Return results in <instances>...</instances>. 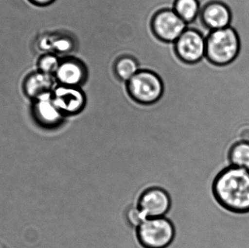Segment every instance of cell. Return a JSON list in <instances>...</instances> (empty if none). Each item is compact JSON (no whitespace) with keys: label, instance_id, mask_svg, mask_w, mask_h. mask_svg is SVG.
Segmentation results:
<instances>
[{"label":"cell","instance_id":"1","mask_svg":"<svg viewBox=\"0 0 249 248\" xmlns=\"http://www.w3.org/2000/svg\"><path fill=\"white\" fill-rule=\"evenodd\" d=\"M212 193L219 206L238 215L249 214V170L230 165L213 179Z\"/></svg>","mask_w":249,"mask_h":248},{"label":"cell","instance_id":"2","mask_svg":"<svg viewBox=\"0 0 249 248\" xmlns=\"http://www.w3.org/2000/svg\"><path fill=\"white\" fill-rule=\"evenodd\" d=\"M127 94L140 105L155 104L163 96L164 84L160 75L151 69L141 68L125 83Z\"/></svg>","mask_w":249,"mask_h":248},{"label":"cell","instance_id":"3","mask_svg":"<svg viewBox=\"0 0 249 248\" xmlns=\"http://www.w3.org/2000/svg\"><path fill=\"white\" fill-rule=\"evenodd\" d=\"M240 49L238 33L231 26L211 31L206 37V57L216 65L232 62Z\"/></svg>","mask_w":249,"mask_h":248},{"label":"cell","instance_id":"4","mask_svg":"<svg viewBox=\"0 0 249 248\" xmlns=\"http://www.w3.org/2000/svg\"><path fill=\"white\" fill-rule=\"evenodd\" d=\"M175 235V226L166 216L147 218L136 229L138 242L143 248H167Z\"/></svg>","mask_w":249,"mask_h":248},{"label":"cell","instance_id":"5","mask_svg":"<svg viewBox=\"0 0 249 248\" xmlns=\"http://www.w3.org/2000/svg\"><path fill=\"white\" fill-rule=\"evenodd\" d=\"M188 28V25L171 7L154 13L150 20L152 34L162 43L174 44Z\"/></svg>","mask_w":249,"mask_h":248},{"label":"cell","instance_id":"6","mask_svg":"<svg viewBox=\"0 0 249 248\" xmlns=\"http://www.w3.org/2000/svg\"><path fill=\"white\" fill-rule=\"evenodd\" d=\"M174 53L183 64L193 65L206 56V36L195 27H188L173 44Z\"/></svg>","mask_w":249,"mask_h":248},{"label":"cell","instance_id":"7","mask_svg":"<svg viewBox=\"0 0 249 248\" xmlns=\"http://www.w3.org/2000/svg\"><path fill=\"white\" fill-rule=\"evenodd\" d=\"M137 205L146 218L165 217L172 206V199L165 189L160 186H152L141 193Z\"/></svg>","mask_w":249,"mask_h":248},{"label":"cell","instance_id":"8","mask_svg":"<svg viewBox=\"0 0 249 248\" xmlns=\"http://www.w3.org/2000/svg\"><path fill=\"white\" fill-rule=\"evenodd\" d=\"M54 103L65 116L81 113L87 104V97L82 87L57 84L52 93Z\"/></svg>","mask_w":249,"mask_h":248},{"label":"cell","instance_id":"9","mask_svg":"<svg viewBox=\"0 0 249 248\" xmlns=\"http://www.w3.org/2000/svg\"><path fill=\"white\" fill-rule=\"evenodd\" d=\"M54 77L58 84L82 87L89 78V70L82 60L69 57L61 59Z\"/></svg>","mask_w":249,"mask_h":248},{"label":"cell","instance_id":"10","mask_svg":"<svg viewBox=\"0 0 249 248\" xmlns=\"http://www.w3.org/2000/svg\"><path fill=\"white\" fill-rule=\"evenodd\" d=\"M197 20L210 31L225 29L231 23V10L223 3L211 1L201 7Z\"/></svg>","mask_w":249,"mask_h":248},{"label":"cell","instance_id":"11","mask_svg":"<svg viewBox=\"0 0 249 248\" xmlns=\"http://www.w3.org/2000/svg\"><path fill=\"white\" fill-rule=\"evenodd\" d=\"M54 75L35 71L26 76L23 83V92L30 99L36 100L47 95L51 94L56 87Z\"/></svg>","mask_w":249,"mask_h":248},{"label":"cell","instance_id":"12","mask_svg":"<svg viewBox=\"0 0 249 248\" xmlns=\"http://www.w3.org/2000/svg\"><path fill=\"white\" fill-rule=\"evenodd\" d=\"M35 100V111L41 122L49 126L59 125L65 115L54 103L52 93Z\"/></svg>","mask_w":249,"mask_h":248},{"label":"cell","instance_id":"13","mask_svg":"<svg viewBox=\"0 0 249 248\" xmlns=\"http://www.w3.org/2000/svg\"><path fill=\"white\" fill-rule=\"evenodd\" d=\"M141 69L137 59L131 55H125L118 57L113 64L115 77L119 81L125 84Z\"/></svg>","mask_w":249,"mask_h":248},{"label":"cell","instance_id":"14","mask_svg":"<svg viewBox=\"0 0 249 248\" xmlns=\"http://www.w3.org/2000/svg\"><path fill=\"white\" fill-rule=\"evenodd\" d=\"M172 9L187 25H190L198 19L201 5L199 0H174Z\"/></svg>","mask_w":249,"mask_h":248},{"label":"cell","instance_id":"15","mask_svg":"<svg viewBox=\"0 0 249 248\" xmlns=\"http://www.w3.org/2000/svg\"><path fill=\"white\" fill-rule=\"evenodd\" d=\"M230 165L249 170V141L234 143L228 152Z\"/></svg>","mask_w":249,"mask_h":248},{"label":"cell","instance_id":"16","mask_svg":"<svg viewBox=\"0 0 249 248\" xmlns=\"http://www.w3.org/2000/svg\"><path fill=\"white\" fill-rule=\"evenodd\" d=\"M61 59L54 52H48L38 60V71L54 75L59 66Z\"/></svg>","mask_w":249,"mask_h":248},{"label":"cell","instance_id":"17","mask_svg":"<svg viewBox=\"0 0 249 248\" xmlns=\"http://www.w3.org/2000/svg\"><path fill=\"white\" fill-rule=\"evenodd\" d=\"M125 220L130 227L137 229L146 219L142 210L137 205L129 207L125 211Z\"/></svg>","mask_w":249,"mask_h":248},{"label":"cell","instance_id":"18","mask_svg":"<svg viewBox=\"0 0 249 248\" xmlns=\"http://www.w3.org/2000/svg\"><path fill=\"white\" fill-rule=\"evenodd\" d=\"M55 42L53 44V48L55 51L61 53H67L71 52L73 49L74 44L73 39L68 36H60L55 39Z\"/></svg>","mask_w":249,"mask_h":248},{"label":"cell","instance_id":"19","mask_svg":"<svg viewBox=\"0 0 249 248\" xmlns=\"http://www.w3.org/2000/svg\"><path fill=\"white\" fill-rule=\"evenodd\" d=\"M31 3L39 7H45L53 4L55 0H29Z\"/></svg>","mask_w":249,"mask_h":248}]
</instances>
